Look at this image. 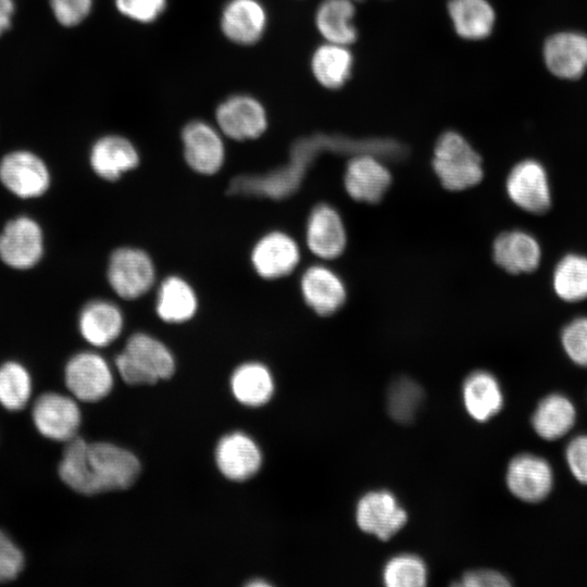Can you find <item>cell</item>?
<instances>
[{
  "instance_id": "52a82bcc",
  "label": "cell",
  "mask_w": 587,
  "mask_h": 587,
  "mask_svg": "<svg viewBox=\"0 0 587 587\" xmlns=\"http://www.w3.org/2000/svg\"><path fill=\"white\" fill-rule=\"evenodd\" d=\"M215 121L223 136L237 141L261 137L268 125L265 107L247 93L232 95L223 100L216 108Z\"/></svg>"
},
{
  "instance_id": "b9f144b4",
  "label": "cell",
  "mask_w": 587,
  "mask_h": 587,
  "mask_svg": "<svg viewBox=\"0 0 587 587\" xmlns=\"http://www.w3.org/2000/svg\"><path fill=\"white\" fill-rule=\"evenodd\" d=\"M351 1L357 2V1H360V0H351Z\"/></svg>"
},
{
  "instance_id": "603a6c76",
  "label": "cell",
  "mask_w": 587,
  "mask_h": 587,
  "mask_svg": "<svg viewBox=\"0 0 587 587\" xmlns=\"http://www.w3.org/2000/svg\"><path fill=\"white\" fill-rule=\"evenodd\" d=\"M123 323L118 307L101 299L86 303L78 316L80 335L95 347H105L113 342L120 336Z\"/></svg>"
},
{
  "instance_id": "6da1fadb",
  "label": "cell",
  "mask_w": 587,
  "mask_h": 587,
  "mask_svg": "<svg viewBox=\"0 0 587 587\" xmlns=\"http://www.w3.org/2000/svg\"><path fill=\"white\" fill-rule=\"evenodd\" d=\"M139 473V460L129 450L105 441L87 442L77 436L66 441L59 464L63 483L85 496L126 489Z\"/></svg>"
},
{
  "instance_id": "3957f363",
  "label": "cell",
  "mask_w": 587,
  "mask_h": 587,
  "mask_svg": "<svg viewBox=\"0 0 587 587\" xmlns=\"http://www.w3.org/2000/svg\"><path fill=\"white\" fill-rule=\"evenodd\" d=\"M432 163L441 185L451 191L471 188L484 176L479 154L461 134L453 130L438 138Z\"/></svg>"
},
{
  "instance_id": "f546056e",
  "label": "cell",
  "mask_w": 587,
  "mask_h": 587,
  "mask_svg": "<svg viewBox=\"0 0 587 587\" xmlns=\"http://www.w3.org/2000/svg\"><path fill=\"white\" fill-rule=\"evenodd\" d=\"M575 421L573 404L561 395H550L540 401L532 423L536 433L548 440L566 434Z\"/></svg>"
},
{
  "instance_id": "836d02e7",
  "label": "cell",
  "mask_w": 587,
  "mask_h": 587,
  "mask_svg": "<svg viewBox=\"0 0 587 587\" xmlns=\"http://www.w3.org/2000/svg\"><path fill=\"white\" fill-rule=\"evenodd\" d=\"M383 577L389 587H421L426 584L427 570L422 559L404 553L387 562Z\"/></svg>"
},
{
  "instance_id": "2e32d148",
  "label": "cell",
  "mask_w": 587,
  "mask_h": 587,
  "mask_svg": "<svg viewBox=\"0 0 587 587\" xmlns=\"http://www.w3.org/2000/svg\"><path fill=\"white\" fill-rule=\"evenodd\" d=\"M310 251L324 260L338 258L347 245V234L339 213L329 204L321 203L311 211L305 228Z\"/></svg>"
},
{
  "instance_id": "7a4b0ae2",
  "label": "cell",
  "mask_w": 587,
  "mask_h": 587,
  "mask_svg": "<svg viewBox=\"0 0 587 587\" xmlns=\"http://www.w3.org/2000/svg\"><path fill=\"white\" fill-rule=\"evenodd\" d=\"M115 366L125 383L151 385L170 378L175 371V361L163 342L150 335L136 333L116 357Z\"/></svg>"
},
{
  "instance_id": "8992f818",
  "label": "cell",
  "mask_w": 587,
  "mask_h": 587,
  "mask_svg": "<svg viewBox=\"0 0 587 587\" xmlns=\"http://www.w3.org/2000/svg\"><path fill=\"white\" fill-rule=\"evenodd\" d=\"M45 251L43 232L39 223L20 215L5 223L0 233V260L14 270H29Z\"/></svg>"
},
{
  "instance_id": "cb8c5ba5",
  "label": "cell",
  "mask_w": 587,
  "mask_h": 587,
  "mask_svg": "<svg viewBox=\"0 0 587 587\" xmlns=\"http://www.w3.org/2000/svg\"><path fill=\"white\" fill-rule=\"evenodd\" d=\"M449 17L455 33L466 40H482L494 30L496 12L488 0H449Z\"/></svg>"
},
{
  "instance_id": "8fae6325",
  "label": "cell",
  "mask_w": 587,
  "mask_h": 587,
  "mask_svg": "<svg viewBox=\"0 0 587 587\" xmlns=\"http://www.w3.org/2000/svg\"><path fill=\"white\" fill-rule=\"evenodd\" d=\"M505 189L511 201L526 212L541 214L550 208L547 172L538 161L519 162L507 177Z\"/></svg>"
},
{
  "instance_id": "7402d4cb",
  "label": "cell",
  "mask_w": 587,
  "mask_h": 587,
  "mask_svg": "<svg viewBox=\"0 0 587 587\" xmlns=\"http://www.w3.org/2000/svg\"><path fill=\"white\" fill-rule=\"evenodd\" d=\"M495 262L511 274L535 271L540 262L541 250L530 234L514 229L501 233L494 241Z\"/></svg>"
},
{
  "instance_id": "5b68a950",
  "label": "cell",
  "mask_w": 587,
  "mask_h": 587,
  "mask_svg": "<svg viewBox=\"0 0 587 587\" xmlns=\"http://www.w3.org/2000/svg\"><path fill=\"white\" fill-rule=\"evenodd\" d=\"M107 277L118 297L132 300L141 297L152 287L155 271L152 260L145 251L122 247L112 252Z\"/></svg>"
},
{
  "instance_id": "ab89813d",
  "label": "cell",
  "mask_w": 587,
  "mask_h": 587,
  "mask_svg": "<svg viewBox=\"0 0 587 587\" xmlns=\"http://www.w3.org/2000/svg\"><path fill=\"white\" fill-rule=\"evenodd\" d=\"M460 585L467 587H505L510 586V582L496 571L477 570L466 573Z\"/></svg>"
},
{
  "instance_id": "ba28073f",
  "label": "cell",
  "mask_w": 587,
  "mask_h": 587,
  "mask_svg": "<svg viewBox=\"0 0 587 587\" xmlns=\"http://www.w3.org/2000/svg\"><path fill=\"white\" fill-rule=\"evenodd\" d=\"M64 382L75 399L96 402L107 397L113 387V376L107 361L98 353L74 354L64 369Z\"/></svg>"
},
{
  "instance_id": "f1b7e54d",
  "label": "cell",
  "mask_w": 587,
  "mask_h": 587,
  "mask_svg": "<svg viewBox=\"0 0 587 587\" xmlns=\"http://www.w3.org/2000/svg\"><path fill=\"white\" fill-rule=\"evenodd\" d=\"M230 388L240 403L259 407L271 399L274 383L270 371L263 364L249 362L241 364L234 371Z\"/></svg>"
},
{
  "instance_id": "74e56055",
  "label": "cell",
  "mask_w": 587,
  "mask_h": 587,
  "mask_svg": "<svg viewBox=\"0 0 587 587\" xmlns=\"http://www.w3.org/2000/svg\"><path fill=\"white\" fill-rule=\"evenodd\" d=\"M24 567V555L15 542L0 530V583L14 579Z\"/></svg>"
},
{
  "instance_id": "8d00e7d4",
  "label": "cell",
  "mask_w": 587,
  "mask_h": 587,
  "mask_svg": "<svg viewBox=\"0 0 587 587\" xmlns=\"http://www.w3.org/2000/svg\"><path fill=\"white\" fill-rule=\"evenodd\" d=\"M55 21L64 27L83 23L90 14L93 0H49Z\"/></svg>"
},
{
  "instance_id": "9c48e42d",
  "label": "cell",
  "mask_w": 587,
  "mask_h": 587,
  "mask_svg": "<svg viewBox=\"0 0 587 587\" xmlns=\"http://www.w3.org/2000/svg\"><path fill=\"white\" fill-rule=\"evenodd\" d=\"M32 417L42 436L65 442L76 437L82 422L75 399L58 392L40 395L33 405Z\"/></svg>"
},
{
  "instance_id": "44dd1931",
  "label": "cell",
  "mask_w": 587,
  "mask_h": 587,
  "mask_svg": "<svg viewBox=\"0 0 587 587\" xmlns=\"http://www.w3.org/2000/svg\"><path fill=\"white\" fill-rule=\"evenodd\" d=\"M220 472L232 480H245L260 469L262 455L257 444L242 433L224 436L215 451Z\"/></svg>"
},
{
  "instance_id": "277c9868",
  "label": "cell",
  "mask_w": 587,
  "mask_h": 587,
  "mask_svg": "<svg viewBox=\"0 0 587 587\" xmlns=\"http://www.w3.org/2000/svg\"><path fill=\"white\" fill-rule=\"evenodd\" d=\"M0 183L15 197L34 199L47 192L51 175L46 162L38 154L17 149L1 158Z\"/></svg>"
},
{
  "instance_id": "e0dca14e",
  "label": "cell",
  "mask_w": 587,
  "mask_h": 587,
  "mask_svg": "<svg viewBox=\"0 0 587 587\" xmlns=\"http://www.w3.org/2000/svg\"><path fill=\"white\" fill-rule=\"evenodd\" d=\"M300 250L286 233L272 232L254 246L251 261L255 272L263 278L276 279L289 275L298 265Z\"/></svg>"
},
{
  "instance_id": "60d3db41",
  "label": "cell",
  "mask_w": 587,
  "mask_h": 587,
  "mask_svg": "<svg viewBox=\"0 0 587 587\" xmlns=\"http://www.w3.org/2000/svg\"><path fill=\"white\" fill-rule=\"evenodd\" d=\"M14 14V0H0V37L11 28Z\"/></svg>"
},
{
  "instance_id": "484cf974",
  "label": "cell",
  "mask_w": 587,
  "mask_h": 587,
  "mask_svg": "<svg viewBox=\"0 0 587 587\" xmlns=\"http://www.w3.org/2000/svg\"><path fill=\"white\" fill-rule=\"evenodd\" d=\"M463 400L469 414L479 422L496 415L503 404L498 380L486 371H475L466 377Z\"/></svg>"
},
{
  "instance_id": "4316f807",
  "label": "cell",
  "mask_w": 587,
  "mask_h": 587,
  "mask_svg": "<svg viewBox=\"0 0 587 587\" xmlns=\"http://www.w3.org/2000/svg\"><path fill=\"white\" fill-rule=\"evenodd\" d=\"M353 57L348 46L325 42L311 58V70L316 82L327 89H338L349 79Z\"/></svg>"
},
{
  "instance_id": "d6986e66",
  "label": "cell",
  "mask_w": 587,
  "mask_h": 587,
  "mask_svg": "<svg viewBox=\"0 0 587 587\" xmlns=\"http://www.w3.org/2000/svg\"><path fill=\"white\" fill-rule=\"evenodd\" d=\"M89 163L99 177L113 182L137 167L139 153L127 138L120 135H105L92 143Z\"/></svg>"
},
{
  "instance_id": "d590c367",
  "label": "cell",
  "mask_w": 587,
  "mask_h": 587,
  "mask_svg": "<svg viewBox=\"0 0 587 587\" xmlns=\"http://www.w3.org/2000/svg\"><path fill=\"white\" fill-rule=\"evenodd\" d=\"M114 5L123 16L149 24L164 13L167 0H114Z\"/></svg>"
},
{
  "instance_id": "30bf717a",
  "label": "cell",
  "mask_w": 587,
  "mask_h": 587,
  "mask_svg": "<svg viewBox=\"0 0 587 587\" xmlns=\"http://www.w3.org/2000/svg\"><path fill=\"white\" fill-rule=\"evenodd\" d=\"M184 157L191 170L212 175L225 161V145L220 129L208 122L195 120L182 132Z\"/></svg>"
},
{
  "instance_id": "83f0119b",
  "label": "cell",
  "mask_w": 587,
  "mask_h": 587,
  "mask_svg": "<svg viewBox=\"0 0 587 587\" xmlns=\"http://www.w3.org/2000/svg\"><path fill=\"white\" fill-rule=\"evenodd\" d=\"M197 307V296L186 280L178 276H170L161 283L157 298V313L164 322H186L195 315Z\"/></svg>"
},
{
  "instance_id": "f35d334b",
  "label": "cell",
  "mask_w": 587,
  "mask_h": 587,
  "mask_svg": "<svg viewBox=\"0 0 587 587\" xmlns=\"http://www.w3.org/2000/svg\"><path fill=\"white\" fill-rule=\"evenodd\" d=\"M566 460L573 475L587 484V436H578L569 444Z\"/></svg>"
},
{
  "instance_id": "4dcf8cb0",
  "label": "cell",
  "mask_w": 587,
  "mask_h": 587,
  "mask_svg": "<svg viewBox=\"0 0 587 587\" xmlns=\"http://www.w3.org/2000/svg\"><path fill=\"white\" fill-rule=\"evenodd\" d=\"M552 285L559 298L576 302L587 298V258L566 254L557 264Z\"/></svg>"
},
{
  "instance_id": "ffe728a7",
  "label": "cell",
  "mask_w": 587,
  "mask_h": 587,
  "mask_svg": "<svg viewBox=\"0 0 587 587\" xmlns=\"http://www.w3.org/2000/svg\"><path fill=\"white\" fill-rule=\"evenodd\" d=\"M510 491L521 500L536 502L544 499L552 485V472L541 458L520 454L512 459L507 471Z\"/></svg>"
},
{
  "instance_id": "d6a6232c",
  "label": "cell",
  "mask_w": 587,
  "mask_h": 587,
  "mask_svg": "<svg viewBox=\"0 0 587 587\" xmlns=\"http://www.w3.org/2000/svg\"><path fill=\"white\" fill-rule=\"evenodd\" d=\"M423 397L421 386L411 378L396 379L387 394V408L390 416L399 423L413 421L422 404Z\"/></svg>"
},
{
  "instance_id": "4fadbf2b",
  "label": "cell",
  "mask_w": 587,
  "mask_h": 587,
  "mask_svg": "<svg viewBox=\"0 0 587 587\" xmlns=\"http://www.w3.org/2000/svg\"><path fill=\"white\" fill-rule=\"evenodd\" d=\"M542 58L546 67L555 77L577 79L587 70V36L573 30L555 33L546 39Z\"/></svg>"
},
{
  "instance_id": "9a60e30c",
  "label": "cell",
  "mask_w": 587,
  "mask_h": 587,
  "mask_svg": "<svg viewBox=\"0 0 587 587\" xmlns=\"http://www.w3.org/2000/svg\"><path fill=\"white\" fill-rule=\"evenodd\" d=\"M407 522V513L386 490L365 494L357 505L359 527L382 540L389 539Z\"/></svg>"
},
{
  "instance_id": "1f68e13d",
  "label": "cell",
  "mask_w": 587,
  "mask_h": 587,
  "mask_svg": "<svg viewBox=\"0 0 587 587\" xmlns=\"http://www.w3.org/2000/svg\"><path fill=\"white\" fill-rule=\"evenodd\" d=\"M32 395V377L25 366L15 361L0 365V404L9 411L22 410Z\"/></svg>"
},
{
  "instance_id": "7c38bea8",
  "label": "cell",
  "mask_w": 587,
  "mask_h": 587,
  "mask_svg": "<svg viewBox=\"0 0 587 587\" xmlns=\"http://www.w3.org/2000/svg\"><path fill=\"white\" fill-rule=\"evenodd\" d=\"M391 183V174L384 160L372 153L354 154L347 163L344 185L355 201L378 202Z\"/></svg>"
},
{
  "instance_id": "5bb4252c",
  "label": "cell",
  "mask_w": 587,
  "mask_h": 587,
  "mask_svg": "<svg viewBox=\"0 0 587 587\" xmlns=\"http://www.w3.org/2000/svg\"><path fill=\"white\" fill-rule=\"evenodd\" d=\"M220 27L229 41L251 46L266 30V9L260 0H228L221 12Z\"/></svg>"
},
{
  "instance_id": "ac0fdd59",
  "label": "cell",
  "mask_w": 587,
  "mask_h": 587,
  "mask_svg": "<svg viewBox=\"0 0 587 587\" xmlns=\"http://www.w3.org/2000/svg\"><path fill=\"white\" fill-rule=\"evenodd\" d=\"M300 287L307 304L322 316L337 312L347 299L340 276L324 265L308 267L301 276Z\"/></svg>"
},
{
  "instance_id": "e575fe53",
  "label": "cell",
  "mask_w": 587,
  "mask_h": 587,
  "mask_svg": "<svg viewBox=\"0 0 587 587\" xmlns=\"http://www.w3.org/2000/svg\"><path fill=\"white\" fill-rule=\"evenodd\" d=\"M561 341L572 361L587 366V317L580 316L570 322L562 330Z\"/></svg>"
},
{
  "instance_id": "d4e9b609",
  "label": "cell",
  "mask_w": 587,
  "mask_h": 587,
  "mask_svg": "<svg viewBox=\"0 0 587 587\" xmlns=\"http://www.w3.org/2000/svg\"><path fill=\"white\" fill-rule=\"evenodd\" d=\"M354 13L351 0H323L315 11V26L327 42L349 46L358 36Z\"/></svg>"
}]
</instances>
